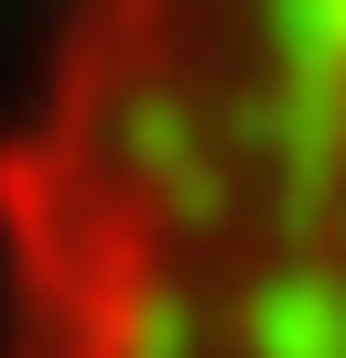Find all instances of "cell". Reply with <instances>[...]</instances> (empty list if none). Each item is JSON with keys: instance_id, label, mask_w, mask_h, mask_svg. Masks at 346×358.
<instances>
[{"instance_id": "1", "label": "cell", "mask_w": 346, "mask_h": 358, "mask_svg": "<svg viewBox=\"0 0 346 358\" xmlns=\"http://www.w3.org/2000/svg\"><path fill=\"white\" fill-rule=\"evenodd\" d=\"M238 336L260 358H336L346 348V271L336 261H281L238 293Z\"/></svg>"}, {"instance_id": "2", "label": "cell", "mask_w": 346, "mask_h": 358, "mask_svg": "<svg viewBox=\"0 0 346 358\" xmlns=\"http://www.w3.org/2000/svg\"><path fill=\"white\" fill-rule=\"evenodd\" d=\"M260 33H271V66L346 76V0H260Z\"/></svg>"}]
</instances>
